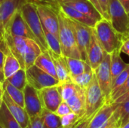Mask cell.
Segmentation results:
<instances>
[{
  "mask_svg": "<svg viewBox=\"0 0 129 128\" xmlns=\"http://www.w3.org/2000/svg\"><path fill=\"white\" fill-rule=\"evenodd\" d=\"M115 110L113 117L115 118L116 128H121L129 121V101L121 103H113Z\"/></svg>",
  "mask_w": 129,
  "mask_h": 128,
  "instance_id": "cell-23",
  "label": "cell"
},
{
  "mask_svg": "<svg viewBox=\"0 0 129 128\" xmlns=\"http://www.w3.org/2000/svg\"><path fill=\"white\" fill-rule=\"evenodd\" d=\"M26 128H45L41 115L29 118V121Z\"/></svg>",
  "mask_w": 129,
  "mask_h": 128,
  "instance_id": "cell-37",
  "label": "cell"
},
{
  "mask_svg": "<svg viewBox=\"0 0 129 128\" xmlns=\"http://www.w3.org/2000/svg\"><path fill=\"white\" fill-rule=\"evenodd\" d=\"M24 109L29 118L41 115L43 107L39 96L38 90L27 84L23 90Z\"/></svg>",
  "mask_w": 129,
  "mask_h": 128,
  "instance_id": "cell-15",
  "label": "cell"
},
{
  "mask_svg": "<svg viewBox=\"0 0 129 128\" xmlns=\"http://www.w3.org/2000/svg\"><path fill=\"white\" fill-rule=\"evenodd\" d=\"M98 84L107 103L110 102L112 91V79L110 72V54L106 53L100 65L94 70Z\"/></svg>",
  "mask_w": 129,
  "mask_h": 128,
  "instance_id": "cell-7",
  "label": "cell"
},
{
  "mask_svg": "<svg viewBox=\"0 0 129 128\" xmlns=\"http://www.w3.org/2000/svg\"><path fill=\"white\" fill-rule=\"evenodd\" d=\"M91 2H92V4L96 7V8L99 11V12L101 14V15H102V11H101V7H100V5H99V2H98V0H89Z\"/></svg>",
  "mask_w": 129,
  "mask_h": 128,
  "instance_id": "cell-45",
  "label": "cell"
},
{
  "mask_svg": "<svg viewBox=\"0 0 129 128\" xmlns=\"http://www.w3.org/2000/svg\"><path fill=\"white\" fill-rule=\"evenodd\" d=\"M4 91H5L11 98L20 106L24 107V94L23 91L18 89L17 88L12 85L6 79L2 84Z\"/></svg>",
  "mask_w": 129,
  "mask_h": 128,
  "instance_id": "cell-28",
  "label": "cell"
},
{
  "mask_svg": "<svg viewBox=\"0 0 129 128\" xmlns=\"http://www.w3.org/2000/svg\"><path fill=\"white\" fill-rule=\"evenodd\" d=\"M20 12L30 29L36 37L42 51L48 50V48L45 41L44 29L37 13L36 5L32 2H25L20 7Z\"/></svg>",
  "mask_w": 129,
  "mask_h": 128,
  "instance_id": "cell-4",
  "label": "cell"
},
{
  "mask_svg": "<svg viewBox=\"0 0 129 128\" xmlns=\"http://www.w3.org/2000/svg\"><path fill=\"white\" fill-rule=\"evenodd\" d=\"M6 80L11 83L14 87L17 88L18 89L23 91L26 84H28L27 79H26V70L23 69H19L17 72H16L14 74H13L9 78H6Z\"/></svg>",
  "mask_w": 129,
  "mask_h": 128,
  "instance_id": "cell-31",
  "label": "cell"
},
{
  "mask_svg": "<svg viewBox=\"0 0 129 128\" xmlns=\"http://www.w3.org/2000/svg\"><path fill=\"white\" fill-rule=\"evenodd\" d=\"M79 119H80V118H79ZM79 120H78V121H76V122L75 124H72V125H70V126H68V127H62L61 128H73L74 127H75V126H76V124H77V123L79 122Z\"/></svg>",
  "mask_w": 129,
  "mask_h": 128,
  "instance_id": "cell-48",
  "label": "cell"
},
{
  "mask_svg": "<svg viewBox=\"0 0 129 128\" xmlns=\"http://www.w3.org/2000/svg\"><path fill=\"white\" fill-rule=\"evenodd\" d=\"M119 1L123 5V7L125 8V11H127V13L129 14V0H119Z\"/></svg>",
  "mask_w": 129,
  "mask_h": 128,
  "instance_id": "cell-44",
  "label": "cell"
},
{
  "mask_svg": "<svg viewBox=\"0 0 129 128\" xmlns=\"http://www.w3.org/2000/svg\"><path fill=\"white\" fill-rule=\"evenodd\" d=\"M79 118H79L76 114H75L73 112L69 113V114L61 117V125L63 127L70 126V125L75 124Z\"/></svg>",
  "mask_w": 129,
  "mask_h": 128,
  "instance_id": "cell-36",
  "label": "cell"
},
{
  "mask_svg": "<svg viewBox=\"0 0 129 128\" xmlns=\"http://www.w3.org/2000/svg\"><path fill=\"white\" fill-rule=\"evenodd\" d=\"M66 60L71 78L82 74L85 71L86 64L88 63L82 59H76L67 57H66Z\"/></svg>",
  "mask_w": 129,
  "mask_h": 128,
  "instance_id": "cell-30",
  "label": "cell"
},
{
  "mask_svg": "<svg viewBox=\"0 0 129 128\" xmlns=\"http://www.w3.org/2000/svg\"><path fill=\"white\" fill-rule=\"evenodd\" d=\"M41 117L45 128H61V118L55 112H50L45 109H42Z\"/></svg>",
  "mask_w": 129,
  "mask_h": 128,
  "instance_id": "cell-29",
  "label": "cell"
},
{
  "mask_svg": "<svg viewBox=\"0 0 129 128\" xmlns=\"http://www.w3.org/2000/svg\"><path fill=\"white\" fill-rule=\"evenodd\" d=\"M56 3H66L68 2H71V1H75V0H54Z\"/></svg>",
  "mask_w": 129,
  "mask_h": 128,
  "instance_id": "cell-47",
  "label": "cell"
},
{
  "mask_svg": "<svg viewBox=\"0 0 129 128\" xmlns=\"http://www.w3.org/2000/svg\"><path fill=\"white\" fill-rule=\"evenodd\" d=\"M2 1H3V0H0V2H2Z\"/></svg>",
  "mask_w": 129,
  "mask_h": 128,
  "instance_id": "cell-53",
  "label": "cell"
},
{
  "mask_svg": "<svg viewBox=\"0 0 129 128\" xmlns=\"http://www.w3.org/2000/svg\"><path fill=\"white\" fill-rule=\"evenodd\" d=\"M57 13L59 20V40L62 55L67 57L82 59L76 39L75 30L70 19L66 17L58 8Z\"/></svg>",
  "mask_w": 129,
  "mask_h": 128,
  "instance_id": "cell-2",
  "label": "cell"
},
{
  "mask_svg": "<svg viewBox=\"0 0 129 128\" xmlns=\"http://www.w3.org/2000/svg\"><path fill=\"white\" fill-rule=\"evenodd\" d=\"M5 35L29 38L36 41L39 45L36 37L35 36V35L30 29L29 26L26 23V20H24L20 12V8L15 12V14L13 15L12 18L11 19L10 22L8 23L5 31L4 36Z\"/></svg>",
  "mask_w": 129,
  "mask_h": 128,
  "instance_id": "cell-8",
  "label": "cell"
},
{
  "mask_svg": "<svg viewBox=\"0 0 129 128\" xmlns=\"http://www.w3.org/2000/svg\"><path fill=\"white\" fill-rule=\"evenodd\" d=\"M43 109L55 112L60 104L63 102L62 97L57 85L44 88L38 91Z\"/></svg>",
  "mask_w": 129,
  "mask_h": 128,
  "instance_id": "cell-14",
  "label": "cell"
},
{
  "mask_svg": "<svg viewBox=\"0 0 129 128\" xmlns=\"http://www.w3.org/2000/svg\"><path fill=\"white\" fill-rule=\"evenodd\" d=\"M48 50L51 57L53 63L54 64L57 79H58L60 84L71 81V77H70L67 63L66 57L62 54H60V55L57 54L49 49H48Z\"/></svg>",
  "mask_w": 129,
  "mask_h": 128,
  "instance_id": "cell-19",
  "label": "cell"
},
{
  "mask_svg": "<svg viewBox=\"0 0 129 128\" xmlns=\"http://www.w3.org/2000/svg\"><path fill=\"white\" fill-rule=\"evenodd\" d=\"M93 30L106 53L111 54L120 48L124 37L116 31L110 20L101 18L95 23Z\"/></svg>",
  "mask_w": 129,
  "mask_h": 128,
  "instance_id": "cell-3",
  "label": "cell"
},
{
  "mask_svg": "<svg viewBox=\"0 0 129 128\" xmlns=\"http://www.w3.org/2000/svg\"><path fill=\"white\" fill-rule=\"evenodd\" d=\"M86 106L84 118H91L107 103V100L98 84L95 74L88 87L85 88Z\"/></svg>",
  "mask_w": 129,
  "mask_h": 128,
  "instance_id": "cell-6",
  "label": "cell"
},
{
  "mask_svg": "<svg viewBox=\"0 0 129 128\" xmlns=\"http://www.w3.org/2000/svg\"><path fill=\"white\" fill-rule=\"evenodd\" d=\"M119 50L121 54L122 53L129 57V36L123 38Z\"/></svg>",
  "mask_w": 129,
  "mask_h": 128,
  "instance_id": "cell-40",
  "label": "cell"
},
{
  "mask_svg": "<svg viewBox=\"0 0 129 128\" xmlns=\"http://www.w3.org/2000/svg\"><path fill=\"white\" fill-rule=\"evenodd\" d=\"M3 93H4V90H3V87L2 88H0V107H1V105L3 102V100H2V97H3Z\"/></svg>",
  "mask_w": 129,
  "mask_h": 128,
  "instance_id": "cell-46",
  "label": "cell"
},
{
  "mask_svg": "<svg viewBox=\"0 0 129 128\" xmlns=\"http://www.w3.org/2000/svg\"><path fill=\"white\" fill-rule=\"evenodd\" d=\"M102 11V16L104 18L109 20V14H108V7H109V0H98Z\"/></svg>",
  "mask_w": 129,
  "mask_h": 128,
  "instance_id": "cell-39",
  "label": "cell"
},
{
  "mask_svg": "<svg viewBox=\"0 0 129 128\" xmlns=\"http://www.w3.org/2000/svg\"><path fill=\"white\" fill-rule=\"evenodd\" d=\"M129 101V91L127 93L124 94L123 95H122L121 97H118L116 100H115L114 101H113L111 103H124V102H128Z\"/></svg>",
  "mask_w": 129,
  "mask_h": 128,
  "instance_id": "cell-43",
  "label": "cell"
},
{
  "mask_svg": "<svg viewBox=\"0 0 129 128\" xmlns=\"http://www.w3.org/2000/svg\"><path fill=\"white\" fill-rule=\"evenodd\" d=\"M0 128H3V127H2V126L0 125Z\"/></svg>",
  "mask_w": 129,
  "mask_h": 128,
  "instance_id": "cell-52",
  "label": "cell"
},
{
  "mask_svg": "<svg viewBox=\"0 0 129 128\" xmlns=\"http://www.w3.org/2000/svg\"><path fill=\"white\" fill-rule=\"evenodd\" d=\"M0 125L3 128H23L11 114L4 102L0 107Z\"/></svg>",
  "mask_w": 129,
  "mask_h": 128,
  "instance_id": "cell-26",
  "label": "cell"
},
{
  "mask_svg": "<svg viewBox=\"0 0 129 128\" xmlns=\"http://www.w3.org/2000/svg\"><path fill=\"white\" fill-rule=\"evenodd\" d=\"M25 0H3L0 2V43L4 40L5 29L12 18Z\"/></svg>",
  "mask_w": 129,
  "mask_h": 128,
  "instance_id": "cell-11",
  "label": "cell"
},
{
  "mask_svg": "<svg viewBox=\"0 0 129 128\" xmlns=\"http://www.w3.org/2000/svg\"><path fill=\"white\" fill-rule=\"evenodd\" d=\"M94 75V70L91 67V66L88 63H87L85 71L82 74L71 78V81L79 87L86 88L91 81Z\"/></svg>",
  "mask_w": 129,
  "mask_h": 128,
  "instance_id": "cell-27",
  "label": "cell"
},
{
  "mask_svg": "<svg viewBox=\"0 0 129 128\" xmlns=\"http://www.w3.org/2000/svg\"><path fill=\"white\" fill-rule=\"evenodd\" d=\"M64 4L73 7V8L90 17L96 21H98L101 18H103L101 14L89 0H75L66 2Z\"/></svg>",
  "mask_w": 129,
  "mask_h": 128,
  "instance_id": "cell-21",
  "label": "cell"
},
{
  "mask_svg": "<svg viewBox=\"0 0 129 128\" xmlns=\"http://www.w3.org/2000/svg\"><path fill=\"white\" fill-rule=\"evenodd\" d=\"M35 5L42 26L59 38V20L57 11H54L53 8L45 5Z\"/></svg>",
  "mask_w": 129,
  "mask_h": 128,
  "instance_id": "cell-10",
  "label": "cell"
},
{
  "mask_svg": "<svg viewBox=\"0 0 129 128\" xmlns=\"http://www.w3.org/2000/svg\"><path fill=\"white\" fill-rule=\"evenodd\" d=\"M26 74L28 84L38 91L44 88L55 86L60 84L58 79L44 72L36 65H33L26 69Z\"/></svg>",
  "mask_w": 129,
  "mask_h": 128,
  "instance_id": "cell-9",
  "label": "cell"
},
{
  "mask_svg": "<svg viewBox=\"0 0 129 128\" xmlns=\"http://www.w3.org/2000/svg\"><path fill=\"white\" fill-rule=\"evenodd\" d=\"M91 118H92L87 119V118H84V117L81 118L79 119V122L77 123V124L73 128H87V127H88V124H89V122H90V121H91Z\"/></svg>",
  "mask_w": 129,
  "mask_h": 128,
  "instance_id": "cell-42",
  "label": "cell"
},
{
  "mask_svg": "<svg viewBox=\"0 0 129 128\" xmlns=\"http://www.w3.org/2000/svg\"><path fill=\"white\" fill-rule=\"evenodd\" d=\"M129 76V63L126 68L112 82V91L116 90L118 88H119L121 85L124 84V82L127 80Z\"/></svg>",
  "mask_w": 129,
  "mask_h": 128,
  "instance_id": "cell-34",
  "label": "cell"
},
{
  "mask_svg": "<svg viewBox=\"0 0 129 128\" xmlns=\"http://www.w3.org/2000/svg\"><path fill=\"white\" fill-rule=\"evenodd\" d=\"M5 53L0 49V81L3 84L5 81V77L4 75V61H5Z\"/></svg>",
  "mask_w": 129,
  "mask_h": 128,
  "instance_id": "cell-41",
  "label": "cell"
},
{
  "mask_svg": "<svg viewBox=\"0 0 129 128\" xmlns=\"http://www.w3.org/2000/svg\"><path fill=\"white\" fill-rule=\"evenodd\" d=\"M9 51L20 63L21 69H27L43 51L40 45L34 40L25 37L5 35L3 38Z\"/></svg>",
  "mask_w": 129,
  "mask_h": 128,
  "instance_id": "cell-1",
  "label": "cell"
},
{
  "mask_svg": "<svg viewBox=\"0 0 129 128\" xmlns=\"http://www.w3.org/2000/svg\"><path fill=\"white\" fill-rule=\"evenodd\" d=\"M70 20L72 22V24L75 30L76 39L79 50L81 54L82 60L88 63L87 51H88V45L90 43L92 27L80 23L73 20Z\"/></svg>",
  "mask_w": 129,
  "mask_h": 128,
  "instance_id": "cell-13",
  "label": "cell"
},
{
  "mask_svg": "<svg viewBox=\"0 0 129 128\" xmlns=\"http://www.w3.org/2000/svg\"><path fill=\"white\" fill-rule=\"evenodd\" d=\"M57 8L68 18L75 20L80 23L87 25L91 27H94L95 23L98 22L95 20L91 18L90 17L84 14L83 13L79 11L78 10L73 8V7L67 5L64 3H57Z\"/></svg>",
  "mask_w": 129,
  "mask_h": 128,
  "instance_id": "cell-18",
  "label": "cell"
},
{
  "mask_svg": "<svg viewBox=\"0 0 129 128\" xmlns=\"http://www.w3.org/2000/svg\"><path fill=\"white\" fill-rule=\"evenodd\" d=\"M60 94L62 97L63 101H67L71 97H73L77 91L79 86L73 83L72 81L60 83L57 85Z\"/></svg>",
  "mask_w": 129,
  "mask_h": 128,
  "instance_id": "cell-33",
  "label": "cell"
},
{
  "mask_svg": "<svg viewBox=\"0 0 129 128\" xmlns=\"http://www.w3.org/2000/svg\"><path fill=\"white\" fill-rule=\"evenodd\" d=\"M71 112H73L66 101H63L60 104V106H58V108L57 109V110L55 112V113L60 118L69 114V113H71Z\"/></svg>",
  "mask_w": 129,
  "mask_h": 128,
  "instance_id": "cell-38",
  "label": "cell"
},
{
  "mask_svg": "<svg viewBox=\"0 0 129 128\" xmlns=\"http://www.w3.org/2000/svg\"><path fill=\"white\" fill-rule=\"evenodd\" d=\"M128 91H129V76L128 78H127V80L124 82V84L122 85H121L116 90H115V91L111 92L110 99V102L109 103H111L113 101H114L115 100H116L118 97H121L124 94L127 93Z\"/></svg>",
  "mask_w": 129,
  "mask_h": 128,
  "instance_id": "cell-35",
  "label": "cell"
},
{
  "mask_svg": "<svg viewBox=\"0 0 129 128\" xmlns=\"http://www.w3.org/2000/svg\"><path fill=\"white\" fill-rule=\"evenodd\" d=\"M34 65H36L37 67H39L44 72L48 73L49 75H52L53 77L57 79L54 64L48 52V50L42 52V54L36 58Z\"/></svg>",
  "mask_w": 129,
  "mask_h": 128,
  "instance_id": "cell-22",
  "label": "cell"
},
{
  "mask_svg": "<svg viewBox=\"0 0 129 128\" xmlns=\"http://www.w3.org/2000/svg\"><path fill=\"white\" fill-rule=\"evenodd\" d=\"M115 105L106 103L92 117L87 128H107L115 125L116 121L113 117Z\"/></svg>",
  "mask_w": 129,
  "mask_h": 128,
  "instance_id": "cell-12",
  "label": "cell"
},
{
  "mask_svg": "<svg viewBox=\"0 0 129 128\" xmlns=\"http://www.w3.org/2000/svg\"><path fill=\"white\" fill-rule=\"evenodd\" d=\"M43 29H44V34H45V41H46V43L48 45V49L51 50V51H53L54 53L57 54H59V55L62 54L59 38H57L56 35H54V34H52L51 32H50L49 31L45 29L44 27H43Z\"/></svg>",
  "mask_w": 129,
  "mask_h": 128,
  "instance_id": "cell-32",
  "label": "cell"
},
{
  "mask_svg": "<svg viewBox=\"0 0 129 128\" xmlns=\"http://www.w3.org/2000/svg\"><path fill=\"white\" fill-rule=\"evenodd\" d=\"M110 128H116V127H115V125H113V126H112V127H110Z\"/></svg>",
  "mask_w": 129,
  "mask_h": 128,
  "instance_id": "cell-51",
  "label": "cell"
},
{
  "mask_svg": "<svg viewBox=\"0 0 129 128\" xmlns=\"http://www.w3.org/2000/svg\"><path fill=\"white\" fill-rule=\"evenodd\" d=\"M128 64V63H126L122 58L119 48L113 51L110 54V72L112 82L126 68Z\"/></svg>",
  "mask_w": 129,
  "mask_h": 128,
  "instance_id": "cell-24",
  "label": "cell"
},
{
  "mask_svg": "<svg viewBox=\"0 0 129 128\" xmlns=\"http://www.w3.org/2000/svg\"><path fill=\"white\" fill-rule=\"evenodd\" d=\"M104 54H105V51H104L102 46L98 41L92 27L90 43L87 51V57H88V63L91 66V67L94 70H95L97 67L100 65V63L102 62Z\"/></svg>",
  "mask_w": 129,
  "mask_h": 128,
  "instance_id": "cell-16",
  "label": "cell"
},
{
  "mask_svg": "<svg viewBox=\"0 0 129 128\" xmlns=\"http://www.w3.org/2000/svg\"><path fill=\"white\" fill-rule=\"evenodd\" d=\"M2 88V83L0 81V88Z\"/></svg>",
  "mask_w": 129,
  "mask_h": 128,
  "instance_id": "cell-50",
  "label": "cell"
},
{
  "mask_svg": "<svg viewBox=\"0 0 129 128\" xmlns=\"http://www.w3.org/2000/svg\"><path fill=\"white\" fill-rule=\"evenodd\" d=\"M121 128H129V121L127 123V124H125L123 127H122Z\"/></svg>",
  "mask_w": 129,
  "mask_h": 128,
  "instance_id": "cell-49",
  "label": "cell"
},
{
  "mask_svg": "<svg viewBox=\"0 0 129 128\" xmlns=\"http://www.w3.org/2000/svg\"><path fill=\"white\" fill-rule=\"evenodd\" d=\"M4 53L5 54V61H4V75L6 79L10 76H11L13 74H14L16 72H17L19 69H20L21 66L18 60L9 51L8 46H7V49L4 51Z\"/></svg>",
  "mask_w": 129,
  "mask_h": 128,
  "instance_id": "cell-25",
  "label": "cell"
},
{
  "mask_svg": "<svg viewBox=\"0 0 129 128\" xmlns=\"http://www.w3.org/2000/svg\"><path fill=\"white\" fill-rule=\"evenodd\" d=\"M2 100L11 114L17 121L20 126L23 128L26 127L29 121V116L28 115L24 107H22L15 103L5 91H4Z\"/></svg>",
  "mask_w": 129,
  "mask_h": 128,
  "instance_id": "cell-17",
  "label": "cell"
},
{
  "mask_svg": "<svg viewBox=\"0 0 129 128\" xmlns=\"http://www.w3.org/2000/svg\"><path fill=\"white\" fill-rule=\"evenodd\" d=\"M109 20L117 32L129 36V14L119 0H109Z\"/></svg>",
  "mask_w": 129,
  "mask_h": 128,
  "instance_id": "cell-5",
  "label": "cell"
},
{
  "mask_svg": "<svg viewBox=\"0 0 129 128\" xmlns=\"http://www.w3.org/2000/svg\"><path fill=\"white\" fill-rule=\"evenodd\" d=\"M66 102L67 103L73 113L76 114L79 118H82L85 113V88L79 87L76 93L70 99H68Z\"/></svg>",
  "mask_w": 129,
  "mask_h": 128,
  "instance_id": "cell-20",
  "label": "cell"
}]
</instances>
